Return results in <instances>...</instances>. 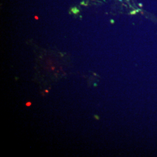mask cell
Wrapping results in <instances>:
<instances>
[{
  "instance_id": "obj_1",
  "label": "cell",
  "mask_w": 157,
  "mask_h": 157,
  "mask_svg": "<svg viewBox=\"0 0 157 157\" xmlns=\"http://www.w3.org/2000/svg\"><path fill=\"white\" fill-rule=\"evenodd\" d=\"M31 104H32V103L30 102H29L27 104H26V106H30V105H31Z\"/></svg>"
},
{
  "instance_id": "obj_3",
  "label": "cell",
  "mask_w": 157,
  "mask_h": 157,
  "mask_svg": "<svg viewBox=\"0 0 157 157\" xmlns=\"http://www.w3.org/2000/svg\"><path fill=\"white\" fill-rule=\"evenodd\" d=\"M45 92L47 93V92H48V90H45Z\"/></svg>"
},
{
  "instance_id": "obj_2",
  "label": "cell",
  "mask_w": 157,
  "mask_h": 157,
  "mask_svg": "<svg viewBox=\"0 0 157 157\" xmlns=\"http://www.w3.org/2000/svg\"><path fill=\"white\" fill-rule=\"evenodd\" d=\"M35 18H36V19H38V18H37V16H35Z\"/></svg>"
}]
</instances>
